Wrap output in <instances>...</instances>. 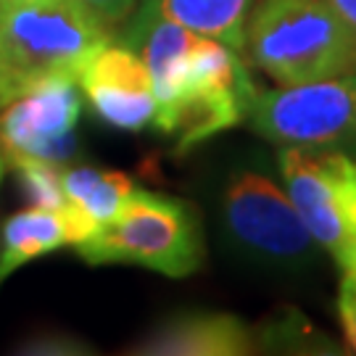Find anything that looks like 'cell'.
Instances as JSON below:
<instances>
[{
    "mask_svg": "<svg viewBox=\"0 0 356 356\" xmlns=\"http://www.w3.org/2000/svg\"><path fill=\"white\" fill-rule=\"evenodd\" d=\"M256 0H140L135 19L124 26L122 38L132 35L153 19H169L188 26L201 38H211L229 45L232 51H245V24Z\"/></svg>",
    "mask_w": 356,
    "mask_h": 356,
    "instance_id": "12",
    "label": "cell"
},
{
    "mask_svg": "<svg viewBox=\"0 0 356 356\" xmlns=\"http://www.w3.org/2000/svg\"><path fill=\"white\" fill-rule=\"evenodd\" d=\"M256 90L241 53L219 40L198 38L191 56V88L164 135L177 138V153L193 151L219 132L238 127Z\"/></svg>",
    "mask_w": 356,
    "mask_h": 356,
    "instance_id": "6",
    "label": "cell"
},
{
    "mask_svg": "<svg viewBox=\"0 0 356 356\" xmlns=\"http://www.w3.org/2000/svg\"><path fill=\"white\" fill-rule=\"evenodd\" d=\"M277 164L312 238L341 267L351 269L356 264V161L312 145H288Z\"/></svg>",
    "mask_w": 356,
    "mask_h": 356,
    "instance_id": "4",
    "label": "cell"
},
{
    "mask_svg": "<svg viewBox=\"0 0 356 356\" xmlns=\"http://www.w3.org/2000/svg\"><path fill=\"white\" fill-rule=\"evenodd\" d=\"M79 85L92 111L108 127L140 132L156 119V95L140 53L124 42H108L85 66Z\"/></svg>",
    "mask_w": 356,
    "mask_h": 356,
    "instance_id": "9",
    "label": "cell"
},
{
    "mask_svg": "<svg viewBox=\"0 0 356 356\" xmlns=\"http://www.w3.org/2000/svg\"><path fill=\"white\" fill-rule=\"evenodd\" d=\"M256 135L280 145H327L356 127V74L282 90H256L248 106Z\"/></svg>",
    "mask_w": 356,
    "mask_h": 356,
    "instance_id": "7",
    "label": "cell"
},
{
    "mask_svg": "<svg viewBox=\"0 0 356 356\" xmlns=\"http://www.w3.org/2000/svg\"><path fill=\"white\" fill-rule=\"evenodd\" d=\"M108 42L79 0H0V108L42 82H79Z\"/></svg>",
    "mask_w": 356,
    "mask_h": 356,
    "instance_id": "1",
    "label": "cell"
},
{
    "mask_svg": "<svg viewBox=\"0 0 356 356\" xmlns=\"http://www.w3.org/2000/svg\"><path fill=\"white\" fill-rule=\"evenodd\" d=\"M6 164L13 166L19 185L24 191L26 201L38 209H53L61 211L66 206L64 193V169L58 161L48 159H32V156H16Z\"/></svg>",
    "mask_w": 356,
    "mask_h": 356,
    "instance_id": "15",
    "label": "cell"
},
{
    "mask_svg": "<svg viewBox=\"0 0 356 356\" xmlns=\"http://www.w3.org/2000/svg\"><path fill=\"white\" fill-rule=\"evenodd\" d=\"M61 245H74L72 222L64 209L53 211L29 206L26 211L13 214L0 229V282L26 261L51 254Z\"/></svg>",
    "mask_w": 356,
    "mask_h": 356,
    "instance_id": "14",
    "label": "cell"
},
{
    "mask_svg": "<svg viewBox=\"0 0 356 356\" xmlns=\"http://www.w3.org/2000/svg\"><path fill=\"white\" fill-rule=\"evenodd\" d=\"M88 264H138L166 277H188L204 261V235L188 204L151 191L132 193L111 225L76 245Z\"/></svg>",
    "mask_w": 356,
    "mask_h": 356,
    "instance_id": "3",
    "label": "cell"
},
{
    "mask_svg": "<svg viewBox=\"0 0 356 356\" xmlns=\"http://www.w3.org/2000/svg\"><path fill=\"white\" fill-rule=\"evenodd\" d=\"M254 351L251 327L227 312L177 314L129 348V354L151 356H241Z\"/></svg>",
    "mask_w": 356,
    "mask_h": 356,
    "instance_id": "11",
    "label": "cell"
},
{
    "mask_svg": "<svg viewBox=\"0 0 356 356\" xmlns=\"http://www.w3.org/2000/svg\"><path fill=\"white\" fill-rule=\"evenodd\" d=\"M198 38L201 35L169 19H153L138 32L119 38V42L140 53L143 64L151 74L153 95H156L153 127L161 135L191 88V56Z\"/></svg>",
    "mask_w": 356,
    "mask_h": 356,
    "instance_id": "10",
    "label": "cell"
},
{
    "mask_svg": "<svg viewBox=\"0 0 356 356\" xmlns=\"http://www.w3.org/2000/svg\"><path fill=\"white\" fill-rule=\"evenodd\" d=\"M330 3L335 6V11L356 29V0H330Z\"/></svg>",
    "mask_w": 356,
    "mask_h": 356,
    "instance_id": "18",
    "label": "cell"
},
{
    "mask_svg": "<svg viewBox=\"0 0 356 356\" xmlns=\"http://www.w3.org/2000/svg\"><path fill=\"white\" fill-rule=\"evenodd\" d=\"M222 225L232 245L264 264L301 267L314 251V238L291 195L256 172H238L225 185Z\"/></svg>",
    "mask_w": 356,
    "mask_h": 356,
    "instance_id": "5",
    "label": "cell"
},
{
    "mask_svg": "<svg viewBox=\"0 0 356 356\" xmlns=\"http://www.w3.org/2000/svg\"><path fill=\"white\" fill-rule=\"evenodd\" d=\"M79 3L108 29H116L119 24H124L129 19V13L135 11V6H138V0H79Z\"/></svg>",
    "mask_w": 356,
    "mask_h": 356,
    "instance_id": "17",
    "label": "cell"
},
{
    "mask_svg": "<svg viewBox=\"0 0 356 356\" xmlns=\"http://www.w3.org/2000/svg\"><path fill=\"white\" fill-rule=\"evenodd\" d=\"M3 172H6V156L0 153V177H3Z\"/></svg>",
    "mask_w": 356,
    "mask_h": 356,
    "instance_id": "19",
    "label": "cell"
},
{
    "mask_svg": "<svg viewBox=\"0 0 356 356\" xmlns=\"http://www.w3.org/2000/svg\"><path fill=\"white\" fill-rule=\"evenodd\" d=\"M245 51L280 85L356 74V29L330 0H256Z\"/></svg>",
    "mask_w": 356,
    "mask_h": 356,
    "instance_id": "2",
    "label": "cell"
},
{
    "mask_svg": "<svg viewBox=\"0 0 356 356\" xmlns=\"http://www.w3.org/2000/svg\"><path fill=\"white\" fill-rule=\"evenodd\" d=\"M64 211L72 222L74 245H79L124 211V206L135 193V185L124 172L98 169V166H72L64 169Z\"/></svg>",
    "mask_w": 356,
    "mask_h": 356,
    "instance_id": "13",
    "label": "cell"
},
{
    "mask_svg": "<svg viewBox=\"0 0 356 356\" xmlns=\"http://www.w3.org/2000/svg\"><path fill=\"white\" fill-rule=\"evenodd\" d=\"M343 272L341 296H338V314H341L346 338L356 351V269H343Z\"/></svg>",
    "mask_w": 356,
    "mask_h": 356,
    "instance_id": "16",
    "label": "cell"
},
{
    "mask_svg": "<svg viewBox=\"0 0 356 356\" xmlns=\"http://www.w3.org/2000/svg\"><path fill=\"white\" fill-rule=\"evenodd\" d=\"M82 101L74 79H51L13 98L0 111V153L64 164L74 153V127Z\"/></svg>",
    "mask_w": 356,
    "mask_h": 356,
    "instance_id": "8",
    "label": "cell"
}]
</instances>
